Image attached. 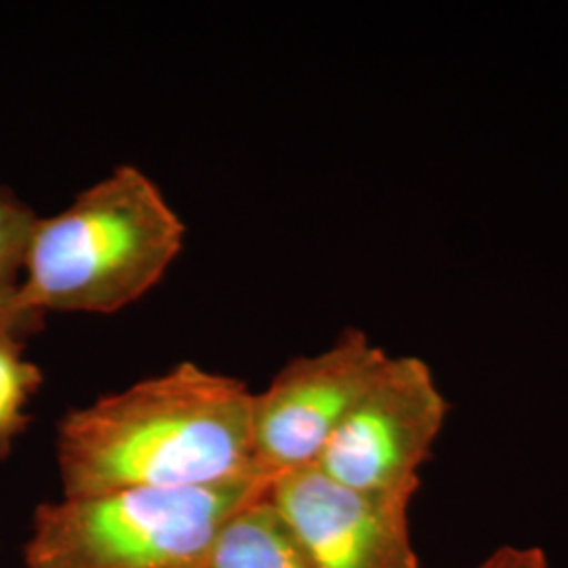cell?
<instances>
[{
    "mask_svg": "<svg viewBox=\"0 0 568 568\" xmlns=\"http://www.w3.org/2000/svg\"><path fill=\"white\" fill-rule=\"evenodd\" d=\"M253 398L236 377L180 363L70 410L55 440L61 495L262 478L253 464Z\"/></svg>",
    "mask_w": 568,
    "mask_h": 568,
    "instance_id": "1",
    "label": "cell"
},
{
    "mask_svg": "<svg viewBox=\"0 0 568 568\" xmlns=\"http://www.w3.org/2000/svg\"><path fill=\"white\" fill-rule=\"evenodd\" d=\"M185 224L142 169L121 164L58 215L37 217L18 304L114 314L161 283L182 253Z\"/></svg>",
    "mask_w": 568,
    "mask_h": 568,
    "instance_id": "2",
    "label": "cell"
},
{
    "mask_svg": "<svg viewBox=\"0 0 568 568\" xmlns=\"http://www.w3.org/2000/svg\"><path fill=\"white\" fill-rule=\"evenodd\" d=\"M262 478L196 488H122L44 501L21 568H209L225 523Z\"/></svg>",
    "mask_w": 568,
    "mask_h": 568,
    "instance_id": "3",
    "label": "cell"
},
{
    "mask_svg": "<svg viewBox=\"0 0 568 568\" xmlns=\"http://www.w3.org/2000/svg\"><path fill=\"white\" fill-rule=\"evenodd\" d=\"M447 413L445 394L422 358L389 356L314 467L344 487L413 501Z\"/></svg>",
    "mask_w": 568,
    "mask_h": 568,
    "instance_id": "4",
    "label": "cell"
},
{
    "mask_svg": "<svg viewBox=\"0 0 568 568\" xmlns=\"http://www.w3.org/2000/svg\"><path fill=\"white\" fill-rule=\"evenodd\" d=\"M389 361L365 331L345 328L314 356L293 358L253 398V464L270 485L316 466L349 408Z\"/></svg>",
    "mask_w": 568,
    "mask_h": 568,
    "instance_id": "5",
    "label": "cell"
},
{
    "mask_svg": "<svg viewBox=\"0 0 568 568\" xmlns=\"http://www.w3.org/2000/svg\"><path fill=\"white\" fill-rule=\"evenodd\" d=\"M267 495L316 568H422L406 499L344 487L316 467L281 476Z\"/></svg>",
    "mask_w": 568,
    "mask_h": 568,
    "instance_id": "6",
    "label": "cell"
},
{
    "mask_svg": "<svg viewBox=\"0 0 568 568\" xmlns=\"http://www.w3.org/2000/svg\"><path fill=\"white\" fill-rule=\"evenodd\" d=\"M209 568H316L267 490L225 523Z\"/></svg>",
    "mask_w": 568,
    "mask_h": 568,
    "instance_id": "7",
    "label": "cell"
},
{
    "mask_svg": "<svg viewBox=\"0 0 568 568\" xmlns=\"http://www.w3.org/2000/svg\"><path fill=\"white\" fill-rule=\"evenodd\" d=\"M34 224V211L0 187V321L18 328L23 337L42 325V318L23 312L18 304L21 272Z\"/></svg>",
    "mask_w": 568,
    "mask_h": 568,
    "instance_id": "8",
    "label": "cell"
},
{
    "mask_svg": "<svg viewBox=\"0 0 568 568\" xmlns=\"http://www.w3.org/2000/svg\"><path fill=\"white\" fill-rule=\"evenodd\" d=\"M42 386V371L23 354V339L0 335V459L28 427V405Z\"/></svg>",
    "mask_w": 568,
    "mask_h": 568,
    "instance_id": "9",
    "label": "cell"
},
{
    "mask_svg": "<svg viewBox=\"0 0 568 568\" xmlns=\"http://www.w3.org/2000/svg\"><path fill=\"white\" fill-rule=\"evenodd\" d=\"M474 568H549V565L541 548L504 546L495 549L485 562Z\"/></svg>",
    "mask_w": 568,
    "mask_h": 568,
    "instance_id": "10",
    "label": "cell"
},
{
    "mask_svg": "<svg viewBox=\"0 0 568 568\" xmlns=\"http://www.w3.org/2000/svg\"><path fill=\"white\" fill-rule=\"evenodd\" d=\"M0 335H11V337H18V339H26L18 328L7 325L4 321H0Z\"/></svg>",
    "mask_w": 568,
    "mask_h": 568,
    "instance_id": "11",
    "label": "cell"
}]
</instances>
